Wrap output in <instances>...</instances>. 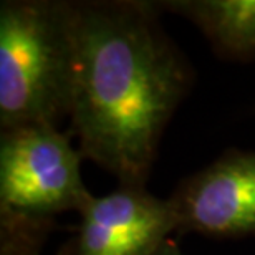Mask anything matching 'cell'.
I'll list each match as a JSON object with an SVG mask.
<instances>
[{"label":"cell","mask_w":255,"mask_h":255,"mask_svg":"<svg viewBox=\"0 0 255 255\" xmlns=\"http://www.w3.org/2000/svg\"><path fill=\"white\" fill-rule=\"evenodd\" d=\"M169 202L177 232L212 237L255 234V152L227 151L182 181Z\"/></svg>","instance_id":"obj_4"},{"label":"cell","mask_w":255,"mask_h":255,"mask_svg":"<svg viewBox=\"0 0 255 255\" xmlns=\"http://www.w3.org/2000/svg\"><path fill=\"white\" fill-rule=\"evenodd\" d=\"M73 255H154L169 234L177 232L169 199L144 186H125L91 196L80 211Z\"/></svg>","instance_id":"obj_5"},{"label":"cell","mask_w":255,"mask_h":255,"mask_svg":"<svg viewBox=\"0 0 255 255\" xmlns=\"http://www.w3.org/2000/svg\"><path fill=\"white\" fill-rule=\"evenodd\" d=\"M161 5L196 23L222 57L247 60L255 55V0H176Z\"/></svg>","instance_id":"obj_6"},{"label":"cell","mask_w":255,"mask_h":255,"mask_svg":"<svg viewBox=\"0 0 255 255\" xmlns=\"http://www.w3.org/2000/svg\"><path fill=\"white\" fill-rule=\"evenodd\" d=\"M81 157L55 125L32 123L2 129V217L47 222L55 214L80 212L93 196L81 179Z\"/></svg>","instance_id":"obj_3"},{"label":"cell","mask_w":255,"mask_h":255,"mask_svg":"<svg viewBox=\"0 0 255 255\" xmlns=\"http://www.w3.org/2000/svg\"><path fill=\"white\" fill-rule=\"evenodd\" d=\"M2 255H17V254H13V252H8V251H2Z\"/></svg>","instance_id":"obj_8"},{"label":"cell","mask_w":255,"mask_h":255,"mask_svg":"<svg viewBox=\"0 0 255 255\" xmlns=\"http://www.w3.org/2000/svg\"><path fill=\"white\" fill-rule=\"evenodd\" d=\"M154 255H182V254L179 251V247H177L174 242L167 241V242L162 244L159 249H157V252Z\"/></svg>","instance_id":"obj_7"},{"label":"cell","mask_w":255,"mask_h":255,"mask_svg":"<svg viewBox=\"0 0 255 255\" xmlns=\"http://www.w3.org/2000/svg\"><path fill=\"white\" fill-rule=\"evenodd\" d=\"M75 78V3L7 0L0 5V126L70 116Z\"/></svg>","instance_id":"obj_2"},{"label":"cell","mask_w":255,"mask_h":255,"mask_svg":"<svg viewBox=\"0 0 255 255\" xmlns=\"http://www.w3.org/2000/svg\"><path fill=\"white\" fill-rule=\"evenodd\" d=\"M146 2H75L71 131L120 184L144 186L189 66Z\"/></svg>","instance_id":"obj_1"}]
</instances>
